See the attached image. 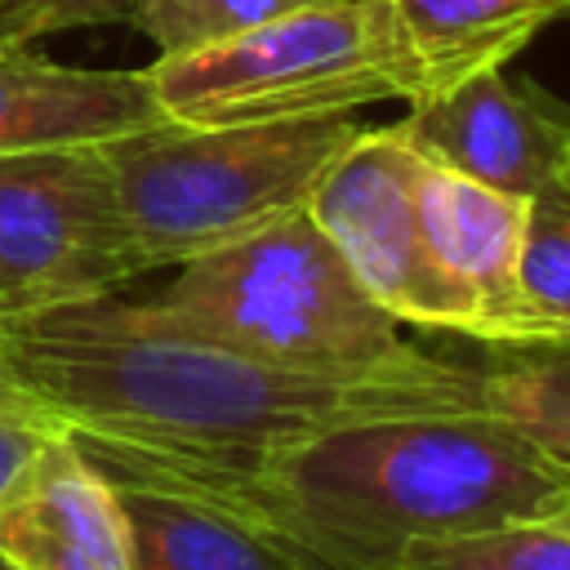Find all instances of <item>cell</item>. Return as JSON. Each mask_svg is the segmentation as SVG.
I'll use <instances>...</instances> for the list:
<instances>
[{
    "instance_id": "1",
    "label": "cell",
    "mask_w": 570,
    "mask_h": 570,
    "mask_svg": "<svg viewBox=\"0 0 570 570\" xmlns=\"http://www.w3.org/2000/svg\"><path fill=\"white\" fill-rule=\"evenodd\" d=\"M0 352L62 432L169 454L267 459L365 419L485 414L481 370L441 356L303 370L116 294L0 316Z\"/></svg>"
},
{
    "instance_id": "2",
    "label": "cell",
    "mask_w": 570,
    "mask_h": 570,
    "mask_svg": "<svg viewBox=\"0 0 570 570\" xmlns=\"http://www.w3.org/2000/svg\"><path fill=\"white\" fill-rule=\"evenodd\" d=\"M374 552L548 521L570 503V459L494 414H392L249 459Z\"/></svg>"
},
{
    "instance_id": "3",
    "label": "cell",
    "mask_w": 570,
    "mask_h": 570,
    "mask_svg": "<svg viewBox=\"0 0 570 570\" xmlns=\"http://www.w3.org/2000/svg\"><path fill=\"white\" fill-rule=\"evenodd\" d=\"M352 116L245 125L160 120L102 142L129 232L151 267H183L294 209L352 147Z\"/></svg>"
},
{
    "instance_id": "4",
    "label": "cell",
    "mask_w": 570,
    "mask_h": 570,
    "mask_svg": "<svg viewBox=\"0 0 570 570\" xmlns=\"http://www.w3.org/2000/svg\"><path fill=\"white\" fill-rule=\"evenodd\" d=\"M142 76L165 120L178 125L352 116L423 94L392 0H303L227 40L156 53Z\"/></svg>"
},
{
    "instance_id": "5",
    "label": "cell",
    "mask_w": 570,
    "mask_h": 570,
    "mask_svg": "<svg viewBox=\"0 0 570 570\" xmlns=\"http://www.w3.org/2000/svg\"><path fill=\"white\" fill-rule=\"evenodd\" d=\"M156 303L209 338L303 370H374L428 356L374 303L307 209L183 263Z\"/></svg>"
},
{
    "instance_id": "6",
    "label": "cell",
    "mask_w": 570,
    "mask_h": 570,
    "mask_svg": "<svg viewBox=\"0 0 570 570\" xmlns=\"http://www.w3.org/2000/svg\"><path fill=\"white\" fill-rule=\"evenodd\" d=\"M116 485L134 570H405L249 459L169 454L67 432Z\"/></svg>"
},
{
    "instance_id": "7",
    "label": "cell",
    "mask_w": 570,
    "mask_h": 570,
    "mask_svg": "<svg viewBox=\"0 0 570 570\" xmlns=\"http://www.w3.org/2000/svg\"><path fill=\"white\" fill-rule=\"evenodd\" d=\"M142 272L102 142L0 156V316L102 298Z\"/></svg>"
},
{
    "instance_id": "8",
    "label": "cell",
    "mask_w": 570,
    "mask_h": 570,
    "mask_svg": "<svg viewBox=\"0 0 570 570\" xmlns=\"http://www.w3.org/2000/svg\"><path fill=\"white\" fill-rule=\"evenodd\" d=\"M307 214L401 325L476 338V303L436 263L419 214V151L396 125L361 129L316 183Z\"/></svg>"
},
{
    "instance_id": "9",
    "label": "cell",
    "mask_w": 570,
    "mask_h": 570,
    "mask_svg": "<svg viewBox=\"0 0 570 570\" xmlns=\"http://www.w3.org/2000/svg\"><path fill=\"white\" fill-rule=\"evenodd\" d=\"M396 134L428 160L494 191L543 200L557 191V174L570 147V107L512 80L503 67H485L454 89L414 102Z\"/></svg>"
},
{
    "instance_id": "10",
    "label": "cell",
    "mask_w": 570,
    "mask_h": 570,
    "mask_svg": "<svg viewBox=\"0 0 570 570\" xmlns=\"http://www.w3.org/2000/svg\"><path fill=\"white\" fill-rule=\"evenodd\" d=\"M0 566L134 570L120 494L62 428H49L0 490Z\"/></svg>"
},
{
    "instance_id": "11",
    "label": "cell",
    "mask_w": 570,
    "mask_h": 570,
    "mask_svg": "<svg viewBox=\"0 0 570 570\" xmlns=\"http://www.w3.org/2000/svg\"><path fill=\"white\" fill-rule=\"evenodd\" d=\"M419 214L436 263L476 303V338L490 347H521L517 258L530 200L450 174L419 156Z\"/></svg>"
},
{
    "instance_id": "12",
    "label": "cell",
    "mask_w": 570,
    "mask_h": 570,
    "mask_svg": "<svg viewBox=\"0 0 570 570\" xmlns=\"http://www.w3.org/2000/svg\"><path fill=\"white\" fill-rule=\"evenodd\" d=\"M160 120L142 71L62 67L36 58L31 45H0V156L107 142Z\"/></svg>"
},
{
    "instance_id": "13",
    "label": "cell",
    "mask_w": 570,
    "mask_h": 570,
    "mask_svg": "<svg viewBox=\"0 0 570 570\" xmlns=\"http://www.w3.org/2000/svg\"><path fill=\"white\" fill-rule=\"evenodd\" d=\"M392 13L419 67V102H428L485 67H508L512 53L570 13V0H392Z\"/></svg>"
},
{
    "instance_id": "14",
    "label": "cell",
    "mask_w": 570,
    "mask_h": 570,
    "mask_svg": "<svg viewBox=\"0 0 570 570\" xmlns=\"http://www.w3.org/2000/svg\"><path fill=\"white\" fill-rule=\"evenodd\" d=\"M512 356L481 365L485 414L570 459V343L503 347Z\"/></svg>"
},
{
    "instance_id": "15",
    "label": "cell",
    "mask_w": 570,
    "mask_h": 570,
    "mask_svg": "<svg viewBox=\"0 0 570 570\" xmlns=\"http://www.w3.org/2000/svg\"><path fill=\"white\" fill-rule=\"evenodd\" d=\"M521 347L570 343V205L557 196L530 200L517 258Z\"/></svg>"
},
{
    "instance_id": "16",
    "label": "cell",
    "mask_w": 570,
    "mask_h": 570,
    "mask_svg": "<svg viewBox=\"0 0 570 570\" xmlns=\"http://www.w3.org/2000/svg\"><path fill=\"white\" fill-rule=\"evenodd\" d=\"M405 570H570V534L548 521H508L405 548Z\"/></svg>"
},
{
    "instance_id": "17",
    "label": "cell",
    "mask_w": 570,
    "mask_h": 570,
    "mask_svg": "<svg viewBox=\"0 0 570 570\" xmlns=\"http://www.w3.org/2000/svg\"><path fill=\"white\" fill-rule=\"evenodd\" d=\"M303 0H120V22L142 31L156 53H187L249 31Z\"/></svg>"
},
{
    "instance_id": "18",
    "label": "cell",
    "mask_w": 570,
    "mask_h": 570,
    "mask_svg": "<svg viewBox=\"0 0 570 570\" xmlns=\"http://www.w3.org/2000/svg\"><path fill=\"white\" fill-rule=\"evenodd\" d=\"M120 0H0V45H36L58 31L116 22Z\"/></svg>"
},
{
    "instance_id": "19",
    "label": "cell",
    "mask_w": 570,
    "mask_h": 570,
    "mask_svg": "<svg viewBox=\"0 0 570 570\" xmlns=\"http://www.w3.org/2000/svg\"><path fill=\"white\" fill-rule=\"evenodd\" d=\"M58 428L49 419H27V414H0V490L18 472V463L40 445V436Z\"/></svg>"
},
{
    "instance_id": "20",
    "label": "cell",
    "mask_w": 570,
    "mask_h": 570,
    "mask_svg": "<svg viewBox=\"0 0 570 570\" xmlns=\"http://www.w3.org/2000/svg\"><path fill=\"white\" fill-rule=\"evenodd\" d=\"M0 414H27V419H49L45 410H40V401L22 387V379L13 374V365L4 361V352H0ZM53 423V419H49Z\"/></svg>"
},
{
    "instance_id": "21",
    "label": "cell",
    "mask_w": 570,
    "mask_h": 570,
    "mask_svg": "<svg viewBox=\"0 0 570 570\" xmlns=\"http://www.w3.org/2000/svg\"><path fill=\"white\" fill-rule=\"evenodd\" d=\"M561 205H570V147H566V160H561V174H557V191H552Z\"/></svg>"
},
{
    "instance_id": "22",
    "label": "cell",
    "mask_w": 570,
    "mask_h": 570,
    "mask_svg": "<svg viewBox=\"0 0 570 570\" xmlns=\"http://www.w3.org/2000/svg\"><path fill=\"white\" fill-rule=\"evenodd\" d=\"M552 521H557V525H561V530H566V534H570V503H566V508H561V512H557V517H552Z\"/></svg>"
},
{
    "instance_id": "23",
    "label": "cell",
    "mask_w": 570,
    "mask_h": 570,
    "mask_svg": "<svg viewBox=\"0 0 570 570\" xmlns=\"http://www.w3.org/2000/svg\"><path fill=\"white\" fill-rule=\"evenodd\" d=\"M0 570H9V566H0Z\"/></svg>"
}]
</instances>
